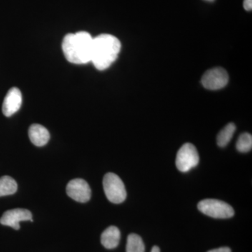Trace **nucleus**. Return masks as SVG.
<instances>
[{"mask_svg": "<svg viewBox=\"0 0 252 252\" xmlns=\"http://www.w3.org/2000/svg\"><path fill=\"white\" fill-rule=\"evenodd\" d=\"M122 44L116 36L102 34L94 38L91 62L98 70L110 67L120 53Z\"/></svg>", "mask_w": 252, "mask_h": 252, "instance_id": "1", "label": "nucleus"}, {"mask_svg": "<svg viewBox=\"0 0 252 252\" xmlns=\"http://www.w3.org/2000/svg\"><path fill=\"white\" fill-rule=\"evenodd\" d=\"M94 38L87 32L69 33L63 39L62 47L66 59L73 64L91 62Z\"/></svg>", "mask_w": 252, "mask_h": 252, "instance_id": "2", "label": "nucleus"}, {"mask_svg": "<svg viewBox=\"0 0 252 252\" xmlns=\"http://www.w3.org/2000/svg\"><path fill=\"white\" fill-rule=\"evenodd\" d=\"M104 193L109 201L113 203H122L126 200V190L124 182L119 176L112 172L104 175L103 179Z\"/></svg>", "mask_w": 252, "mask_h": 252, "instance_id": "3", "label": "nucleus"}, {"mask_svg": "<svg viewBox=\"0 0 252 252\" xmlns=\"http://www.w3.org/2000/svg\"><path fill=\"white\" fill-rule=\"evenodd\" d=\"M198 210L204 215L215 219H228L234 216V210L228 203L216 199H205L199 202Z\"/></svg>", "mask_w": 252, "mask_h": 252, "instance_id": "4", "label": "nucleus"}, {"mask_svg": "<svg viewBox=\"0 0 252 252\" xmlns=\"http://www.w3.org/2000/svg\"><path fill=\"white\" fill-rule=\"evenodd\" d=\"M199 155L193 144L186 143L178 151L176 158V166L180 171L187 172L198 165Z\"/></svg>", "mask_w": 252, "mask_h": 252, "instance_id": "5", "label": "nucleus"}, {"mask_svg": "<svg viewBox=\"0 0 252 252\" xmlns=\"http://www.w3.org/2000/svg\"><path fill=\"white\" fill-rule=\"evenodd\" d=\"M201 83L202 85L208 90H220L228 84V73L221 67L209 69L202 77Z\"/></svg>", "mask_w": 252, "mask_h": 252, "instance_id": "6", "label": "nucleus"}, {"mask_svg": "<svg viewBox=\"0 0 252 252\" xmlns=\"http://www.w3.org/2000/svg\"><path fill=\"white\" fill-rule=\"evenodd\" d=\"M66 191L68 196L79 203H86L90 200L91 189L89 184L82 179H74L67 184Z\"/></svg>", "mask_w": 252, "mask_h": 252, "instance_id": "7", "label": "nucleus"}, {"mask_svg": "<svg viewBox=\"0 0 252 252\" xmlns=\"http://www.w3.org/2000/svg\"><path fill=\"white\" fill-rule=\"evenodd\" d=\"M23 220H31L32 222V215L29 210L17 208L5 212L0 219V223L2 225L11 227L15 230H19L20 222Z\"/></svg>", "mask_w": 252, "mask_h": 252, "instance_id": "8", "label": "nucleus"}, {"mask_svg": "<svg viewBox=\"0 0 252 252\" xmlns=\"http://www.w3.org/2000/svg\"><path fill=\"white\" fill-rule=\"evenodd\" d=\"M22 105V94L18 88H11L2 104V112L5 117H9L17 112Z\"/></svg>", "mask_w": 252, "mask_h": 252, "instance_id": "9", "label": "nucleus"}, {"mask_svg": "<svg viewBox=\"0 0 252 252\" xmlns=\"http://www.w3.org/2000/svg\"><path fill=\"white\" fill-rule=\"evenodd\" d=\"M28 135L32 143L36 147H43L48 143L50 139L49 131L39 124H33L30 127Z\"/></svg>", "mask_w": 252, "mask_h": 252, "instance_id": "10", "label": "nucleus"}, {"mask_svg": "<svg viewBox=\"0 0 252 252\" xmlns=\"http://www.w3.org/2000/svg\"><path fill=\"white\" fill-rule=\"evenodd\" d=\"M120 230L117 227L109 226L101 235V243L104 248L112 250L117 248L120 241Z\"/></svg>", "mask_w": 252, "mask_h": 252, "instance_id": "11", "label": "nucleus"}, {"mask_svg": "<svg viewBox=\"0 0 252 252\" xmlns=\"http://www.w3.org/2000/svg\"><path fill=\"white\" fill-rule=\"evenodd\" d=\"M235 130H236V126L233 123H230L228 125L225 126L217 135V144L220 147H224L227 146L234 135Z\"/></svg>", "mask_w": 252, "mask_h": 252, "instance_id": "12", "label": "nucleus"}, {"mask_svg": "<svg viewBox=\"0 0 252 252\" xmlns=\"http://www.w3.org/2000/svg\"><path fill=\"white\" fill-rule=\"evenodd\" d=\"M17 189V183L11 177L4 176L0 178V197L13 195Z\"/></svg>", "mask_w": 252, "mask_h": 252, "instance_id": "13", "label": "nucleus"}, {"mask_svg": "<svg viewBox=\"0 0 252 252\" xmlns=\"http://www.w3.org/2000/svg\"><path fill=\"white\" fill-rule=\"evenodd\" d=\"M145 247L140 235L130 234L127 237L126 252H144Z\"/></svg>", "mask_w": 252, "mask_h": 252, "instance_id": "14", "label": "nucleus"}, {"mask_svg": "<svg viewBox=\"0 0 252 252\" xmlns=\"http://www.w3.org/2000/svg\"><path fill=\"white\" fill-rule=\"evenodd\" d=\"M236 148L241 153L250 152L252 148V136L249 133H243L239 137L236 143Z\"/></svg>", "mask_w": 252, "mask_h": 252, "instance_id": "15", "label": "nucleus"}, {"mask_svg": "<svg viewBox=\"0 0 252 252\" xmlns=\"http://www.w3.org/2000/svg\"><path fill=\"white\" fill-rule=\"evenodd\" d=\"M243 6L246 11H252V0H244Z\"/></svg>", "mask_w": 252, "mask_h": 252, "instance_id": "16", "label": "nucleus"}, {"mask_svg": "<svg viewBox=\"0 0 252 252\" xmlns=\"http://www.w3.org/2000/svg\"><path fill=\"white\" fill-rule=\"evenodd\" d=\"M207 252H231V250L229 248L224 247V248L215 249Z\"/></svg>", "mask_w": 252, "mask_h": 252, "instance_id": "17", "label": "nucleus"}, {"mask_svg": "<svg viewBox=\"0 0 252 252\" xmlns=\"http://www.w3.org/2000/svg\"><path fill=\"white\" fill-rule=\"evenodd\" d=\"M151 252H160V248L157 246H154L152 249V251Z\"/></svg>", "mask_w": 252, "mask_h": 252, "instance_id": "18", "label": "nucleus"}, {"mask_svg": "<svg viewBox=\"0 0 252 252\" xmlns=\"http://www.w3.org/2000/svg\"><path fill=\"white\" fill-rule=\"evenodd\" d=\"M207 1H214V0H207Z\"/></svg>", "mask_w": 252, "mask_h": 252, "instance_id": "19", "label": "nucleus"}]
</instances>
